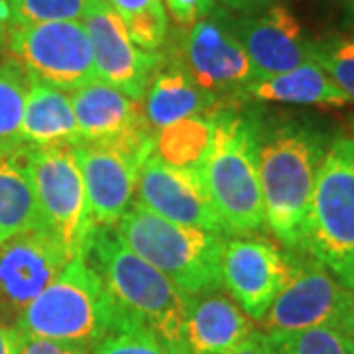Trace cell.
<instances>
[{"label": "cell", "mask_w": 354, "mask_h": 354, "mask_svg": "<svg viewBox=\"0 0 354 354\" xmlns=\"http://www.w3.org/2000/svg\"><path fill=\"white\" fill-rule=\"evenodd\" d=\"M134 195V207L171 223L228 234L199 169L177 167L152 153L140 169Z\"/></svg>", "instance_id": "obj_12"}, {"label": "cell", "mask_w": 354, "mask_h": 354, "mask_svg": "<svg viewBox=\"0 0 354 354\" xmlns=\"http://www.w3.org/2000/svg\"><path fill=\"white\" fill-rule=\"evenodd\" d=\"M156 136L120 142L79 140L75 160L97 227H114L132 205L142 165L153 153Z\"/></svg>", "instance_id": "obj_9"}, {"label": "cell", "mask_w": 354, "mask_h": 354, "mask_svg": "<svg viewBox=\"0 0 354 354\" xmlns=\"http://www.w3.org/2000/svg\"><path fill=\"white\" fill-rule=\"evenodd\" d=\"M14 26L83 22L95 0H6Z\"/></svg>", "instance_id": "obj_28"}, {"label": "cell", "mask_w": 354, "mask_h": 354, "mask_svg": "<svg viewBox=\"0 0 354 354\" xmlns=\"http://www.w3.org/2000/svg\"><path fill=\"white\" fill-rule=\"evenodd\" d=\"M128 319L87 256H77L20 313L14 329L88 353Z\"/></svg>", "instance_id": "obj_2"}, {"label": "cell", "mask_w": 354, "mask_h": 354, "mask_svg": "<svg viewBox=\"0 0 354 354\" xmlns=\"http://www.w3.org/2000/svg\"><path fill=\"white\" fill-rule=\"evenodd\" d=\"M260 325L266 335L315 327H335L353 335L354 291L344 288L315 260L313 264H297L286 288L260 319Z\"/></svg>", "instance_id": "obj_10"}, {"label": "cell", "mask_w": 354, "mask_h": 354, "mask_svg": "<svg viewBox=\"0 0 354 354\" xmlns=\"http://www.w3.org/2000/svg\"><path fill=\"white\" fill-rule=\"evenodd\" d=\"M6 50L28 75L64 91H75L97 79L83 22L8 24Z\"/></svg>", "instance_id": "obj_8"}, {"label": "cell", "mask_w": 354, "mask_h": 354, "mask_svg": "<svg viewBox=\"0 0 354 354\" xmlns=\"http://www.w3.org/2000/svg\"><path fill=\"white\" fill-rule=\"evenodd\" d=\"M244 97L266 102L286 104H317V106H344L346 95L329 75L313 62L299 65L291 71L256 79L242 91Z\"/></svg>", "instance_id": "obj_22"}, {"label": "cell", "mask_w": 354, "mask_h": 354, "mask_svg": "<svg viewBox=\"0 0 354 354\" xmlns=\"http://www.w3.org/2000/svg\"><path fill=\"white\" fill-rule=\"evenodd\" d=\"M28 167L41 227L64 244L71 258L87 256L97 225L91 216L73 144L28 146Z\"/></svg>", "instance_id": "obj_7"}, {"label": "cell", "mask_w": 354, "mask_h": 354, "mask_svg": "<svg viewBox=\"0 0 354 354\" xmlns=\"http://www.w3.org/2000/svg\"><path fill=\"white\" fill-rule=\"evenodd\" d=\"M342 4H344V10H346V14L351 16V20L354 22V0H342Z\"/></svg>", "instance_id": "obj_37"}, {"label": "cell", "mask_w": 354, "mask_h": 354, "mask_svg": "<svg viewBox=\"0 0 354 354\" xmlns=\"http://www.w3.org/2000/svg\"><path fill=\"white\" fill-rule=\"evenodd\" d=\"M0 354H18V333L14 327L0 325Z\"/></svg>", "instance_id": "obj_33"}, {"label": "cell", "mask_w": 354, "mask_h": 354, "mask_svg": "<svg viewBox=\"0 0 354 354\" xmlns=\"http://www.w3.org/2000/svg\"><path fill=\"white\" fill-rule=\"evenodd\" d=\"M87 30L97 79L142 102L148 85L162 65V55L138 48L120 16L104 0H95L83 18Z\"/></svg>", "instance_id": "obj_14"}, {"label": "cell", "mask_w": 354, "mask_h": 354, "mask_svg": "<svg viewBox=\"0 0 354 354\" xmlns=\"http://www.w3.org/2000/svg\"><path fill=\"white\" fill-rule=\"evenodd\" d=\"M232 30L246 50L256 79L286 73L313 57V41L305 38L297 18L281 4L242 18Z\"/></svg>", "instance_id": "obj_16"}, {"label": "cell", "mask_w": 354, "mask_h": 354, "mask_svg": "<svg viewBox=\"0 0 354 354\" xmlns=\"http://www.w3.org/2000/svg\"><path fill=\"white\" fill-rule=\"evenodd\" d=\"M73 260L50 230L34 228L0 242V325L14 327L20 313Z\"/></svg>", "instance_id": "obj_11"}, {"label": "cell", "mask_w": 354, "mask_h": 354, "mask_svg": "<svg viewBox=\"0 0 354 354\" xmlns=\"http://www.w3.org/2000/svg\"><path fill=\"white\" fill-rule=\"evenodd\" d=\"M127 26L130 39L146 51L162 48L167 36V12L162 0H104Z\"/></svg>", "instance_id": "obj_25"}, {"label": "cell", "mask_w": 354, "mask_h": 354, "mask_svg": "<svg viewBox=\"0 0 354 354\" xmlns=\"http://www.w3.org/2000/svg\"><path fill=\"white\" fill-rule=\"evenodd\" d=\"M218 104L221 99L199 87L195 79L174 59L164 69L160 65L148 85L142 106L150 127L162 130L183 118L218 113Z\"/></svg>", "instance_id": "obj_19"}, {"label": "cell", "mask_w": 354, "mask_h": 354, "mask_svg": "<svg viewBox=\"0 0 354 354\" xmlns=\"http://www.w3.org/2000/svg\"><path fill=\"white\" fill-rule=\"evenodd\" d=\"M16 333H18V354H87V351L69 342L41 339L20 330Z\"/></svg>", "instance_id": "obj_30"}, {"label": "cell", "mask_w": 354, "mask_h": 354, "mask_svg": "<svg viewBox=\"0 0 354 354\" xmlns=\"http://www.w3.org/2000/svg\"><path fill=\"white\" fill-rule=\"evenodd\" d=\"M87 260L124 313L156 335L169 353L181 354L187 295L132 252L111 227L95 228Z\"/></svg>", "instance_id": "obj_3"}, {"label": "cell", "mask_w": 354, "mask_h": 354, "mask_svg": "<svg viewBox=\"0 0 354 354\" xmlns=\"http://www.w3.org/2000/svg\"><path fill=\"white\" fill-rule=\"evenodd\" d=\"M116 234L183 295L223 290L221 258L225 239L221 234L177 225L140 207L128 209L116 223Z\"/></svg>", "instance_id": "obj_5"}, {"label": "cell", "mask_w": 354, "mask_h": 354, "mask_svg": "<svg viewBox=\"0 0 354 354\" xmlns=\"http://www.w3.org/2000/svg\"><path fill=\"white\" fill-rule=\"evenodd\" d=\"M327 146L319 128L301 122H286L260 142L266 227L290 250H304L317 174Z\"/></svg>", "instance_id": "obj_1"}, {"label": "cell", "mask_w": 354, "mask_h": 354, "mask_svg": "<svg viewBox=\"0 0 354 354\" xmlns=\"http://www.w3.org/2000/svg\"><path fill=\"white\" fill-rule=\"evenodd\" d=\"M6 38H8V24L4 20H0V55L6 48Z\"/></svg>", "instance_id": "obj_35"}, {"label": "cell", "mask_w": 354, "mask_h": 354, "mask_svg": "<svg viewBox=\"0 0 354 354\" xmlns=\"http://www.w3.org/2000/svg\"><path fill=\"white\" fill-rule=\"evenodd\" d=\"M227 354H274V351H272V344H270V339H268L266 333L252 330L244 341L239 342Z\"/></svg>", "instance_id": "obj_32"}, {"label": "cell", "mask_w": 354, "mask_h": 354, "mask_svg": "<svg viewBox=\"0 0 354 354\" xmlns=\"http://www.w3.org/2000/svg\"><path fill=\"white\" fill-rule=\"evenodd\" d=\"M252 330V319L221 290L191 295L181 354H227Z\"/></svg>", "instance_id": "obj_18"}, {"label": "cell", "mask_w": 354, "mask_h": 354, "mask_svg": "<svg viewBox=\"0 0 354 354\" xmlns=\"http://www.w3.org/2000/svg\"><path fill=\"white\" fill-rule=\"evenodd\" d=\"M329 79L354 101V34H335L313 41V57Z\"/></svg>", "instance_id": "obj_27"}, {"label": "cell", "mask_w": 354, "mask_h": 354, "mask_svg": "<svg viewBox=\"0 0 354 354\" xmlns=\"http://www.w3.org/2000/svg\"><path fill=\"white\" fill-rule=\"evenodd\" d=\"M81 140L120 142L153 136L142 102L95 79L71 93Z\"/></svg>", "instance_id": "obj_17"}, {"label": "cell", "mask_w": 354, "mask_h": 354, "mask_svg": "<svg viewBox=\"0 0 354 354\" xmlns=\"http://www.w3.org/2000/svg\"><path fill=\"white\" fill-rule=\"evenodd\" d=\"M274 354H354V337L335 327L268 335Z\"/></svg>", "instance_id": "obj_26"}, {"label": "cell", "mask_w": 354, "mask_h": 354, "mask_svg": "<svg viewBox=\"0 0 354 354\" xmlns=\"http://www.w3.org/2000/svg\"><path fill=\"white\" fill-rule=\"evenodd\" d=\"M353 337H354V329H353Z\"/></svg>", "instance_id": "obj_38"}, {"label": "cell", "mask_w": 354, "mask_h": 354, "mask_svg": "<svg viewBox=\"0 0 354 354\" xmlns=\"http://www.w3.org/2000/svg\"><path fill=\"white\" fill-rule=\"evenodd\" d=\"M30 75L12 55H0V150L24 146L20 140Z\"/></svg>", "instance_id": "obj_24"}, {"label": "cell", "mask_w": 354, "mask_h": 354, "mask_svg": "<svg viewBox=\"0 0 354 354\" xmlns=\"http://www.w3.org/2000/svg\"><path fill=\"white\" fill-rule=\"evenodd\" d=\"M20 140L26 146L77 144L81 140L71 97L64 88L30 77Z\"/></svg>", "instance_id": "obj_20"}, {"label": "cell", "mask_w": 354, "mask_h": 354, "mask_svg": "<svg viewBox=\"0 0 354 354\" xmlns=\"http://www.w3.org/2000/svg\"><path fill=\"white\" fill-rule=\"evenodd\" d=\"M260 134L256 122L218 111L201 177L228 234H252L266 228L260 183Z\"/></svg>", "instance_id": "obj_4"}, {"label": "cell", "mask_w": 354, "mask_h": 354, "mask_svg": "<svg viewBox=\"0 0 354 354\" xmlns=\"http://www.w3.org/2000/svg\"><path fill=\"white\" fill-rule=\"evenodd\" d=\"M87 354H171L138 321L128 319L118 329L109 333Z\"/></svg>", "instance_id": "obj_29"}, {"label": "cell", "mask_w": 354, "mask_h": 354, "mask_svg": "<svg viewBox=\"0 0 354 354\" xmlns=\"http://www.w3.org/2000/svg\"><path fill=\"white\" fill-rule=\"evenodd\" d=\"M34 228L44 227L28 167V146L0 150V242Z\"/></svg>", "instance_id": "obj_21"}, {"label": "cell", "mask_w": 354, "mask_h": 354, "mask_svg": "<svg viewBox=\"0 0 354 354\" xmlns=\"http://www.w3.org/2000/svg\"><path fill=\"white\" fill-rule=\"evenodd\" d=\"M176 62L199 87L218 99L221 95H242L256 81V71L234 30L211 18H203L187 28Z\"/></svg>", "instance_id": "obj_15"}, {"label": "cell", "mask_w": 354, "mask_h": 354, "mask_svg": "<svg viewBox=\"0 0 354 354\" xmlns=\"http://www.w3.org/2000/svg\"><path fill=\"white\" fill-rule=\"evenodd\" d=\"M213 118L215 114L191 116L162 128L156 136L153 153L177 167L201 169L213 136Z\"/></svg>", "instance_id": "obj_23"}, {"label": "cell", "mask_w": 354, "mask_h": 354, "mask_svg": "<svg viewBox=\"0 0 354 354\" xmlns=\"http://www.w3.org/2000/svg\"><path fill=\"white\" fill-rule=\"evenodd\" d=\"M225 2L230 8H236V10H252V8H258V6H264L270 0H221Z\"/></svg>", "instance_id": "obj_34"}, {"label": "cell", "mask_w": 354, "mask_h": 354, "mask_svg": "<svg viewBox=\"0 0 354 354\" xmlns=\"http://www.w3.org/2000/svg\"><path fill=\"white\" fill-rule=\"evenodd\" d=\"M215 0H165L167 10L179 26L189 28L213 10Z\"/></svg>", "instance_id": "obj_31"}, {"label": "cell", "mask_w": 354, "mask_h": 354, "mask_svg": "<svg viewBox=\"0 0 354 354\" xmlns=\"http://www.w3.org/2000/svg\"><path fill=\"white\" fill-rule=\"evenodd\" d=\"M0 20H4L6 24L10 22V10H8V2L0 0Z\"/></svg>", "instance_id": "obj_36"}, {"label": "cell", "mask_w": 354, "mask_h": 354, "mask_svg": "<svg viewBox=\"0 0 354 354\" xmlns=\"http://www.w3.org/2000/svg\"><path fill=\"white\" fill-rule=\"evenodd\" d=\"M304 250L354 291V130L330 140L317 174Z\"/></svg>", "instance_id": "obj_6"}, {"label": "cell", "mask_w": 354, "mask_h": 354, "mask_svg": "<svg viewBox=\"0 0 354 354\" xmlns=\"http://www.w3.org/2000/svg\"><path fill=\"white\" fill-rule=\"evenodd\" d=\"M295 262L266 239L225 241L221 278L232 301L252 321H260L286 288Z\"/></svg>", "instance_id": "obj_13"}]
</instances>
